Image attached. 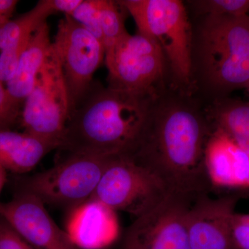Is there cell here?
Returning <instances> with one entry per match:
<instances>
[{
  "instance_id": "6da1fadb",
  "label": "cell",
  "mask_w": 249,
  "mask_h": 249,
  "mask_svg": "<svg viewBox=\"0 0 249 249\" xmlns=\"http://www.w3.org/2000/svg\"><path fill=\"white\" fill-rule=\"evenodd\" d=\"M212 131L206 111L190 93L164 89L154 98L137 143L125 157L153 173L169 193L194 200L213 189L205 160Z\"/></svg>"
},
{
  "instance_id": "7a4b0ae2",
  "label": "cell",
  "mask_w": 249,
  "mask_h": 249,
  "mask_svg": "<svg viewBox=\"0 0 249 249\" xmlns=\"http://www.w3.org/2000/svg\"><path fill=\"white\" fill-rule=\"evenodd\" d=\"M158 94H137L93 84L70 114L59 148L101 157L128 155Z\"/></svg>"
},
{
  "instance_id": "3957f363",
  "label": "cell",
  "mask_w": 249,
  "mask_h": 249,
  "mask_svg": "<svg viewBox=\"0 0 249 249\" xmlns=\"http://www.w3.org/2000/svg\"><path fill=\"white\" fill-rule=\"evenodd\" d=\"M193 88L225 97L249 86V15L206 16L193 33Z\"/></svg>"
},
{
  "instance_id": "277c9868",
  "label": "cell",
  "mask_w": 249,
  "mask_h": 249,
  "mask_svg": "<svg viewBox=\"0 0 249 249\" xmlns=\"http://www.w3.org/2000/svg\"><path fill=\"white\" fill-rule=\"evenodd\" d=\"M133 18L139 34L155 42L170 67L175 88H193V30L186 7L179 0L119 1Z\"/></svg>"
},
{
  "instance_id": "5b68a950",
  "label": "cell",
  "mask_w": 249,
  "mask_h": 249,
  "mask_svg": "<svg viewBox=\"0 0 249 249\" xmlns=\"http://www.w3.org/2000/svg\"><path fill=\"white\" fill-rule=\"evenodd\" d=\"M70 114L68 89L52 44L34 88L23 104L19 124L23 132L59 148Z\"/></svg>"
},
{
  "instance_id": "8992f818",
  "label": "cell",
  "mask_w": 249,
  "mask_h": 249,
  "mask_svg": "<svg viewBox=\"0 0 249 249\" xmlns=\"http://www.w3.org/2000/svg\"><path fill=\"white\" fill-rule=\"evenodd\" d=\"M111 157L83 154L68 155L48 170L19 180V189L44 204L73 207L91 201Z\"/></svg>"
},
{
  "instance_id": "52a82bcc",
  "label": "cell",
  "mask_w": 249,
  "mask_h": 249,
  "mask_svg": "<svg viewBox=\"0 0 249 249\" xmlns=\"http://www.w3.org/2000/svg\"><path fill=\"white\" fill-rule=\"evenodd\" d=\"M107 87L137 94L156 95L165 89L166 61L159 45L137 33H127L106 51Z\"/></svg>"
},
{
  "instance_id": "ba28073f",
  "label": "cell",
  "mask_w": 249,
  "mask_h": 249,
  "mask_svg": "<svg viewBox=\"0 0 249 249\" xmlns=\"http://www.w3.org/2000/svg\"><path fill=\"white\" fill-rule=\"evenodd\" d=\"M168 193L153 173L121 156L109 160L91 201L137 217L160 204Z\"/></svg>"
},
{
  "instance_id": "9c48e42d",
  "label": "cell",
  "mask_w": 249,
  "mask_h": 249,
  "mask_svg": "<svg viewBox=\"0 0 249 249\" xmlns=\"http://www.w3.org/2000/svg\"><path fill=\"white\" fill-rule=\"evenodd\" d=\"M52 44L66 82L71 113L92 88L93 75L105 60L106 49L101 41L67 15L59 22Z\"/></svg>"
},
{
  "instance_id": "30bf717a",
  "label": "cell",
  "mask_w": 249,
  "mask_h": 249,
  "mask_svg": "<svg viewBox=\"0 0 249 249\" xmlns=\"http://www.w3.org/2000/svg\"><path fill=\"white\" fill-rule=\"evenodd\" d=\"M193 201L168 193L153 209L136 217L121 249H191L187 219Z\"/></svg>"
},
{
  "instance_id": "8fae6325",
  "label": "cell",
  "mask_w": 249,
  "mask_h": 249,
  "mask_svg": "<svg viewBox=\"0 0 249 249\" xmlns=\"http://www.w3.org/2000/svg\"><path fill=\"white\" fill-rule=\"evenodd\" d=\"M37 196L18 188L9 202H0V217L36 249H78Z\"/></svg>"
},
{
  "instance_id": "7c38bea8",
  "label": "cell",
  "mask_w": 249,
  "mask_h": 249,
  "mask_svg": "<svg viewBox=\"0 0 249 249\" xmlns=\"http://www.w3.org/2000/svg\"><path fill=\"white\" fill-rule=\"evenodd\" d=\"M239 197L203 195L193 201L187 219L191 249H236L231 222Z\"/></svg>"
},
{
  "instance_id": "4fadbf2b",
  "label": "cell",
  "mask_w": 249,
  "mask_h": 249,
  "mask_svg": "<svg viewBox=\"0 0 249 249\" xmlns=\"http://www.w3.org/2000/svg\"><path fill=\"white\" fill-rule=\"evenodd\" d=\"M205 160L213 188L249 191V153L222 131L213 129Z\"/></svg>"
},
{
  "instance_id": "5bb4252c",
  "label": "cell",
  "mask_w": 249,
  "mask_h": 249,
  "mask_svg": "<svg viewBox=\"0 0 249 249\" xmlns=\"http://www.w3.org/2000/svg\"><path fill=\"white\" fill-rule=\"evenodd\" d=\"M54 14L51 0H40L30 11L0 28V82L6 84L11 79L31 37Z\"/></svg>"
},
{
  "instance_id": "9a60e30c",
  "label": "cell",
  "mask_w": 249,
  "mask_h": 249,
  "mask_svg": "<svg viewBox=\"0 0 249 249\" xmlns=\"http://www.w3.org/2000/svg\"><path fill=\"white\" fill-rule=\"evenodd\" d=\"M52 45L50 29L47 22L34 33L18 61L14 75L5 84L9 94L18 102L24 104L34 88L36 77L43 66Z\"/></svg>"
},
{
  "instance_id": "2e32d148",
  "label": "cell",
  "mask_w": 249,
  "mask_h": 249,
  "mask_svg": "<svg viewBox=\"0 0 249 249\" xmlns=\"http://www.w3.org/2000/svg\"><path fill=\"white\" fill-rule=\"evenodd\" d=\"M54 149L26 132L0 129V165L6 171L29 173Z\"/></svg>"
},
{
  "instance_id": "e0dca14e",
  "label": "cell",
  "mask_w": 249,
  "mask_h": 249,
  "mask_svg": "<svg viewBox=\"0 0 249 249\" xmlns=\"http://www.w3.org/2000/svg\"><path fill=\"white\" fill-rule=\"evenodd\" d=\"M205 111L212 129L222 131L249 153V102L218 98Z\"/></svg>"
},
{
  "instance_id": "ac0fdd59",
  "label": "cell",
  "mask_w": 249,
  "mask_h": 249,
  "mask_svg": "<svg viewBox=\"0 0 249 249\" xmlns=\"http://www.w3.org/2000/svg\"><path fill=\"white\" fill-rule=\"evenodd\" d=\"M100 24L106 51L127 34L124 27L127 11L119 1L98 0Z\"/></svg>"
},
{
  "instance_id": "d6986e66",
  "label": "cell",
  "mask_w": 249,
  "mask_h": 249,
  "mask_svg": "<svg viewBox=\"0 0 249 249\" xmlns=\"http://www.w3.org/2000/svg\"><path fill=\"white\" fill-rule=\"evenodd\" d=\"M198 14L242 17L249 14V0H202L191 1Z\"/></svg>"
},
{
  "instance_id": "ffe728a7",
  "label": "cell",
  "mask_w": 249,
  "mask_h": 249,
  "mask_svg": "<svg viewBox=\"0 0 249 249\" xmlns=\"http://www.w3.org/2000/svg\"><path fill=\"white\" fill-rule=\"evenodd\" d=\"M71 17L101 41L103 45L102 31L100 24L98 0H83Z\"/></svg>"
},
{
  "instance_id": "44dd1931",
  "label": "cell",
  "mask_w": 249,
  "mask_h": 249,
  "mask_svg": "<svg viewBox=\"0 0 249 249\" xmlns=\"http://www.w3.org/2000/svg\"><path fill=\"white\" fill-rule=\"evenodd\" d=\"M23 104L9 94L4 83L0 82V129H12L20 122Z\"/></svg>"
},
{
  "instance_id": "7402d4cb",
  "label": "cell",
  "mask_w": 249,
  "mask_h": 249,
  "mask_svg": "<svg viewBox=\"0 0 249 249\" xmlns=\"http://www.w3.org/2000/svg\"><path fill=\"white\" fill-rule=\"evenodd\" d=\"M231 230L236 249H249V213H235L232 218Z\"/></svg>"
},
{
  "instance_id": "603a6c76",
  "label": "cell",
  "mask_w": 249,
  "mask_h": 249,
  "mask_svg": "<svg viewBox=\"0 0 249 249\" xmlns=\"http://www.w3.org/2000/svg\"><path fill=\"white\" fill-rule=\"evenodd\" d=\"M0 249H36L0 217Z\"/></svg>"
},
{
  "instance_id": "cb8c5ba5",
  "label": "cell",
  "mask_w": 249,
  "mask_h": 249,
  "mask_svg": "<svg viewBox=\"0 0 249 249\" xmlns=\"http://www.w3.org/2000/svg\"><path fill=\"white\" fill-rule=\"evenodd\" d=\"M83 0H51L52 6L55 13L62 12L71 16Z\"/></svg>"
},
{
  "instance_id": "d4e9b609",
  "label": "cell",
  "mask_w": 249,
  "mask_h": 249,
  "mask_svg": "<svg viewBox=\"0 0 249 249\" xmlns=\"http://www.w3.org/2000/svg\"><path fill=\"white\" fill-rule=\"evenodd\" d=\"M18 2L16 0H0V28L12 19Z\"/></svg>"
},
{
  "instance_id": "484cf974",
  "label": "cell",
  "mask_w": 249,
  "mask_h": 249,
  "mask_svg": "<svg viewBox=\"0 0 249 249\" xmlns=\"http://www.w3.org/2000/svg\"><path fill=\"white\" fill-rule=\"evenodd\" d=\"M6 170L3 168L2 166L0 165V193L1 190L4 188L5 183L6 182Z\"/></svg>"
},
{
  "instance_id": "4316f807",
  "label": "cell",
  "mask_w": 249,
  "mask_h": 249,
  "mask_svg": "<svg viewBox=\"0 0 249 249\" xmlns=\"http://www.w3.org/2000/svg\"><path fill=\"white\" fill-rule=\"evenodd\" d=\"M248 89L249 90V88H248Z\"/></svg>"
}]
</instances>
